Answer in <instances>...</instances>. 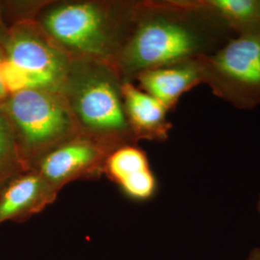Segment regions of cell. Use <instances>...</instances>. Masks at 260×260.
<instances>
[{
	"instance_id": "cell-1",
	"label": "cell",
	"mask_w": 260,
	"mask_h": 260,
	"mask_svg": "<svg viewBox=\"0 0 260 260\" xmlns=\"http://www.w3.org/2000/svg\"><path fill=\"white\" fill-rule=\"evenodd\" d=\"M124 51L127 69L140 73L211 55L235 34L204 0L149 4Z\"/></svg>"
},
{
	"instance_id": "cell-2",
	"label": "cell",
	"mask_w": 260,
	"mask_h": 260,
	"mask_svg": "<svg viewBox=\"0 0 260 260\" xmlns=\"http://www.w3.org/2000/svg\"><path fill=\"white\" fill-rule=\"evenodd\" d=\"M204 84L239 110L260 105V34L235 36L213 54L201 57Z\"/></svg>"
},
{
	"instance_id": "cell-3",
	"label": "cell",
	"mask_w": 260,
	"mask_h": 260,
	"mask_svg": "<svg viewBox=\"0 0 260 260\" xmlns=\"http://www.w3.org/2000/svg\"><path fill=\"white\" fill-rule=\"evenodd\" d=\"M9 118L28 170L39 150L63 139L72 128L68 110L47 90L29 89L0 103Z\"/></svg>"
},
{
	"instance_id": "cell-4",
	"label": "cell",
	"mask_w": 260,
	"mask_h": 260,
	"mask_svg": "<svg viewBox=\"0 0 260 260\" xmlns=\"http://www.w3.org/2000/svg\"><path fill=\"white\" fill-rule=\"evenodd\" d=\"M47 31L65 46L100 54L106 46L107 29L103 12L90 3H74L52 10L45 19Z\"/></svg>"
},
{
	"instance_id": "cell-5",
	"label": "cell",
	"mask_w": 260,
	"mask_h": 260,
	"mask_svg": "<svg viewBox=\"0 0 260 260\" xmlns=\"http://www.w3.org/2000/svg\"><path fill=\"white\" fill-rule=\"evenodd\" d=\"M75 109L88 127L103 132H119L128 128V122L119 94L108 80L93 77L79 86Z\"/></svg>"
},
{
	"instance_id": "cell-6",
	"label": "cell",
	"mask_w": 260,
	"mask_h": 260,
	"mask_svg": "<svg viewBox=\"0 0 260 260\" xmlns=\"http://www.w3.org/2000/svg\"><path fill=\"white\" fill-rule=\"evenodd\" d=\"M56 194L36 170L20 174L0 191V223L26 220L52 203Z\"/></svg>"
},
{
	"instance_id": "cell-7",
	"label": "cell",
	"mask_w": 260,
	"mask_h": 260,
	"mask_svg": "<svg viewBox=\"0 0 260 260\" xmlns=\"http://www.w3.org/2000/svg\"><path fill=\"white\" fill-rule=\"evenodd\" d=\"M101 152L92 143L74 141L49 152L41 160L36 170L55 191L69 181L98 170Z\"/></svg>"
},
{
	"instance_id": "cell-8",
	"label": "cell",
	"mask_w": 260,
	"mask_h": 260,
	"mask_svg": "<svg viewBox=\"0 0 260 260\" xmlns=\"http://www.w3.org/2000/svg\"><path fill=\"white\" fill-rule=\"evenodd\" d=\"M141 87L167 107L177 105L183 93L204 84L201 57L147 70L137 75Z\"/></svg>"
},
{
	"instance_id": "cell-9",
	"label": "cell",
	"mask_w": 260,
	"mask_h": 260,
	"mask_svg": "<svg viewBox=\"0 0 260 260\" xmlns=\"http://www.w3.org/2000/svg\"><path fill=\"white\" fill-rule=\"evenodd\" d=\"M4 55L28 74L46 75L59 81L64 74L62 59L26 26L19 25L7 34Z\"/></svg>"
},
{
	"instance_id": "cell-10",
	"label": "cell",
	"mask_w": 260,
	"mask_h": 260,
	"mask_svg": "<svg viewBox=\"0 0 260 260\" xmlns=\"http://www.w3.org/2000/svg\"><path fill=\"white\" fill-rule=\"evenodd\" d=\"M121 95L127 117L139 136L159 141L167 138L171 124L167 121L168 109L164 104L128 82L121 86Z\"/></svg>"
},
{
	"instance_id": "cell-11",
	"label": "cell",
	"mask_w": 260,
	"mask_h": 260,
	"mask_svg": "<svg viewBox=\"0 0 260 260\" xmlns=\"http://www.w3.org/2000/svg\"><path fill=\"white\" fill-rule=\"evenodd\" d=\"M235 36L260 34V0H204Z\"/></svg>"
},
{
	"instance_id": "cell-12",
	"label": "cell",
	"mask_w": 260,
	"mask_h": 260,
	"mask_svg": "<svg viewBox=\"0 0 260 260\" xmlns=\"http://www.w3.org/2000/svg\"><path fill=\"white\" fill-rule=\"evenodd\" d=\"M27 171L14 128L0 105V191L13 178Z\"/></svg>"
},
{
	"instance_id": "cell-13",
	"label": "cell",
	"mask_w": 260,
	"mask_h": 260,
	"mask_svg": "<svg viewBox=\"0 0 260 260\" xmlns=\"http://www.w3.org/2000/svg\"><path fill=\"white\" fill-rule=\"evenodd\" d=\"M105 165L108 175L120 186L150 170L145 152L134 147H124L113 152Z\"/></svg>"
},
{
	"instance_id": "cell-14",
	"label": "cell",
	"mask_w": 260,
	"mask_h": 260,
	"mask_svg": "<svg viewBox=\"0 0 260 260\" xmlns=\"http://www.w3.org/2000/svg\"><path fill=\"white\" fill-rule=\"evenodd\" d=\"M0 75L8 95L27 90V73L12 63L5 55L0 64Z\"/></svg>"
},
{
	"instance_id": "cell-15",
	"label": "cell",
	"mask_w": 260,
	"mask_h": 260,
	"mask_svg": "<svg viewBox=\"0 0 260 260\" xmlns=\"http://www.w3.org/2000/svg\"><path fill=\"white\" fill-rule=\"evenodd\" d=\"M3 58H4V51H3V48L0 47V64H1V61ZM8 96L9 95L4 88V85H3L2 79H1V75H0V103L4 102Z\"/></svg>"
},
{
	"instance_id": "cell-16",
	"label": "cell",
	"mask_w": 260,
	"mask_h": 260,
	"mask_svg": "<svg viewBox=\"0 0 260 260\" xmlns=\"http://www.w3.org/2000/svg\"><path fill=\"white\" fill-rule=\"evenodd\" d=\"M247 260H260V248H255L250 252Z\"/></svg>"
},
{
	"instance_id": "cell-17",
	"label": "cell",
	"mask_w": 260,
	"mask_h": 260,
	"mask_svg": "<svg viewBox=\"0 0 260 260\" xmlns=\"http://www.w3.org/2000/svg\"><path fill=\"white\" fill-rule=\"evenodd\" d=\"M6 37H7V33H5V30H4V24H3V20L1 17V11H0V41H3V43H4Z\"/></svg>"
},
{
	"instance_id": "cell-18",
	"label": "cell",
	"mask_w": 260,
	"mask_h": 260,
	"mask_svg": "<svg viewBox=\"0 0 260 260\" xmlns=\"http://www.w3.org/2000/svg\"><path fill=\"white\" fill-rule=\"evenodd\" d=\"M256 210H257V213H258L260 217V195L258 196V199H257V202H256Z\"/></svg>"
}]
</instances>
